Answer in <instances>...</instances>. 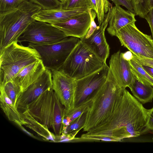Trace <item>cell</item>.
Masks as SVG:
<instances>
[{"label":"cell","mask_w":153,"mask_h":153,"mask_svg":"<svg viewBox=\"0 0 153 153\" xmlns=\"http://www.w3.org/2000/svg\"><path fill=\"white\" fill-rule=\"evenodd\" d=\"M109 10L110 15L107 30L112 36H116L117 32L120 29L136 21L134 13L124 10L120 5L111 6Z\"/></svg>","instance_id":"e0dca14e"},{"label":"cell","mask_w":153,"mask_h":153,"mask_svg":"<svg viewBox=\"0 0 153 153\" xmlns=\"http://www.w3.org/2000/svg\"><path fill=\"white\" fill-rule=\"evenodd\" d=\"M122 54L124 58L127 60L129 61L132 58L133 53L130 51L122 53Z\"/></svg>","instance_id":"836d02e7"},{"label":"cell","mask_w":153,"mask_h":153,"mask_svg":"<svg viewBox=\"0 0 153 153\" xmlns=\"http://www.w3.org/2000/svg\"><path fill=\"white\" fill-rule=\"evenodd\" d=\"M68 37L51 24L35 20L31 22L19 38L18 42L36 45L50 44Z\"/></svg>","instance_id":"9c48e42d"},{"label":"cell","mask_w":153,"mask_h":153,"mask_svg":"<svg viewBox=\"0 0 153 153\" xmlns=\"http://www.w3.org/2000/svg\"><path fill=\"white\" fill-rule=\"evenodd\" d=\"M128 0L131 2V0Z\"/></svg>","instance_id":"74e56055"},{"label":"cell","mask_w":153,"mask_h":153,"mask_svg":"<svg viewBox=\"0 0 153 153\" xmlns=\"http://www.w3.org/2000/svg\"><path fill=\"white\" fill-rule=\"evenodd\" d=\"M79 38L68 37L60 41L48 45L29 43L28 46L36 50L46 69L58 70L77 44Z\"/></svg>","instance_id":"52a82bcc"},{"label":"cell","mask_w":153,"mask_h":153,"mask_svg":"<svg viewBox=\"0 0 153 153\" xmlns=\"http://www.w3.org/2000/svg\"><path fill=\"white\" fill-rule=\"evenodd\" d=\"M133 54L132 59L142 65L149 66L153 68V59L140 57Z\"/></svg>","instance_id":"f546056e"},{"label":"cell","mask_w":153,"mask_h":153,"mask_svg":"<svg viewBox=\"0 0 153 153\" xmlns=\"http://www.w3.org/2000/svg\"><path fill=\"white\" fill-rule=\"evenodd\" d=\"M0 86H3L7 96L16 106V102L22 92L20 87L13 81Z\"/></svg>","instance_id":"7402d4cb"},{"label":"cell","mask_w":153,"mask_h":153,"mask_svg":"<svg viewBox=\"0 0 153 153\" xmlns=\"http://www.w3.org/2000/svg\"><path fill=\"white\" fill-rule=\"evenodd\" d=\"M42 8L31 0L26 1L11 11L0 13V50L19 37L32 22L33 16Z\"/></svg>","instance_id":"3957f363"},{"label":"cell","mask_w":153,"mask_h":153,"mask_svg":"<svg viewBox=\"0 0 153 153\" xmlns=\"http://www.w3.org/2000/svg\"><path fill=\"white\" fill-rule=\"evenodd\" d=\"M97 4V16L100 25L104 19L105 14L111 7L108 0H96Z\"/></svg>","instance_id":"484cf974"},{"label":"cell","mask_w":153,"mask_h":153,"mask_svg":"<svg viewBox=\"0 0 153 153\" xmlns=\"http://www.w3.org/2000/svg\"><path fill=\"white\" fill-rule=\"evenodd\" d=\"M105 63L99 59L80 40L58 70L77 79L98 70Z\"/></svg>","instance_id":"8992f818"},{"label":"cell","mask_w":153,"mask_h":153,"mask_svg":"<svg viewBox=\"0 0 153 153\" xmlns=\"http://www.w3.org/2000/svg\"><path fill=\"white\" fill-rule=\"evenodd\" d=\"M61 3H63L66 0H59Z\"/></svg>","instance_id":"8d00e7d4"},{"label":"cell","mask_w":153,"mask_h":153,"mask_svg":"<svg viewBox=\"0 0 153 153\" xmlns=\"http://www.w3.org/2000/svg\"><path fill=\"white\" fill-rule=\"evenodd\" d=\"M128 87L133 96L142 104L152 102L153 86L142 83L134 77Z\"/></svg>","instance_id":"ffe728a7"},{"label":"cell","mask_w":153,"mask_h":153,"mask_svg":"<svg viewBox=\"0 0 153 153\" xmlns=\"http://www.w3.org/2000/svg\"><path fill=\"white\" fill-rule=\"evenodd\" d=\"M46 69L40 59L22 69L12 81L20 88L22 92L36 81Z\"/></svg>","instance_id":"ac0fdd59"},{"label":"cell","mask_w":153,"mask_h":153,"mask_svg":"<svg viewBox=\"0 0 153 153\" xmlns=\"http://www.w3.org/2000/svg\"><path fill=\"white\" fill-rule=\"evenodd\" d=\"M52 86L51 71L46 69L36 81L21 93L16 104L17 109L31 103L45 91L52 88Z\"/></svg>","instance_id":"4fadbf2b"},{"label":"cell","mask_w":153,"mask_h":153,"mask_svg":"<svg viewBox=\"0 0 153 153\" xmlns=\"http://www.w3.org/2000/svg\"><path fill=\"white\" fill-rule=\"evenodd\" d=\"M88 10L84 8L65 9L60 6L50 9H42L33 17L35 20L52 24L63 22Z\"/></svg>","instance_id":"2e32d148"},{"label":"cell","mask_w":153,"mask_h":153,"mask_svg":"<svg viewBox=\"0 0 153 153\" xmlns=\"http://www.w3.org/2000/svg\"><path fill=\"white\" fill-rule=\"evenodd\" d=\"M87 111L83 113L72 122L66 127L63 133L66 134L73 133L76 134L83 128L86 122Z\"/></svg>","instance_id":"d4e9b609"},{"label":"cell","mask_w":153,"mask_h":153,"mask_svg":"<svg viewBox=\"0 0 153 153\" xmlns=\"http://www.w3.org/2000/svg\"><path fill=\"white\" fill-rule=\"evenodd\" d=\"M147 129L148 130L153 131V107L149 109L147 122Z\"/></svg>","instance_id":"d6a6232c"},{"label":"cell","mask_w":153,"mask_h":153,"mask_svg":"<svg viewBox=\"0 0 153 153\" xmlns=\"http://www.w3.org/2000/svg\"><path fill=\"white\" fill-rule=\"evenodd\" d=\"M149 111L125 89L108 117L80 137H76V141H88L93 137H107L119 142L138 137L147 131Z\"/></svg>","instance_id":"6da1fadb"},{"label":"cell","mask_w":153,"mask_h":153,"mask_svg":"<svg viewBox=\"0 0 153 153\" xmlns=\"http://www.w3.org/2000/svg\"><path fill=\"white\" fill-rule=\"evenodd\" d=\"M91 103L92 99L83 104L74 107L72 110L66 114L64 118L67 120V126L83 113L88 111L91 105Z\"/></svg>","instance_id":"603a6c76"},{"label":"cell","mask_w":153,"mask_h":153,"mask_svg":"<svg viewBox=\"0 0 153 153\" xmlns=\"http://www.w3.org/2000/svg\"><path fill=\"white\" fill-rule=\"evenodd\" d=\"M110 10L105 14L103 22L97 26L94 32L89 36H85L80 41L99 59L106 63L110 52V48L105 36V30L108 25Z\"/></svg>","instance_id":"7c38bea8"},{"label":"cell","mask_w":153,"mask_h":153,"mask_svg":"<svg viewBox=\"0 0 153 153\" xmlns=\"http://www.w3.org/2000/svg\"><path fill=\"white\" fill-rule=\"evenodd\" d=\"M109 71L106 63L100 69L81 78L75 80L74 107L91 99L106 81Z\"/></svg>","instance_id":"30bf717a"},{"label":"cell","mask_w":153,"mask_h":153,"mask_svg":"<svg viewBox=\"0 0 153 153\" xmlns=\"http://www.w3.org/2000/svg\"><path fill=\"white\" fill-rule=\"evenodd\" d=\"M91 22V17L87 11L63 22L51 25L63 32L67 37L80 39L87 33Z\"/></svg>","instance_id":"5bb4252c"},{"label":"cell","mask_w":153,"mask_h":153,"mask_svg":"<svg viewBox=\"0 0 153 153\" xmlns=\"http://www.w3.org/2000/svg\"><path fill=\"white\" fill-rule=\"evenodd\" d=\"M0 105L1 108L9 120L19 126L25 124V122L12 101L8 97L3 87L0 86Z\"/></svg>","instance_id":"d6986e66"},{"label":"cell","mask_w":153,"mask_h":153,"mask_svg":"<svg viewBox=\"0 0 153 153\" xmlns=\"http://www.w3.org/2000/svg\"><path fill=\"white\" fill-rule=\"evenodd\" d=\"M145 19L149 24L152 32V38L153 40V7L150 9L145 17Z\"/></svg>","instance_id":"1f68e13d"},{"label":"cell","mask_w":153,"mask_h":153,"mask_svg":"<svg viewBox=\"0 0 153 153\" xmlns=\"http://www.w3.org/2000/svg\"><path fill=\"white\" fill-rule=\"evenodd\" d=\"M109 68L119 86L123 89L128 87L134 76L129 60L125 59L120 51L111 56Z\"/></svg>","instance_id":"9a60e30c"},{"label":"cell","mask_w":153,"mask_h":153,"mask_svg":"<svg viewBox=\"0 0 153 153\" xmlns=\"http://www.w3.org/2000/svg\"><path fill=\"white\" fill-rule=\"evenodd\" d=\"M92 8V9L95 11L96 13L97 11V4L96 0H91Z\"/></svg>","instance_id":"e575fe53"},{"label":"cell","mask_w":153,"mask_h":153,"mask_svg":"<svg viewBox=\"0 0 153 153\" xmlns=\"http://www.w3.org/2000/svg\"><path fill=\"white\" fill-rule=\"evenodd\" d=\"M65 9L84 8L92 9L91 0H66L60 6Z\"/></svg>","instance_id":"4316f807"},{"label":"cell","mask_w":153,"mask_h":153,"mask_svg":"<svg viewBox=\"0 0 153 153\" xmlns=\"http://www.w3.org/2000/svg\"><path fill=\"white\" fill-rule=\"evenodd\" d=\"M136 16L145 19L151 9L149 0H131Z\"/></svg>","instance_id":"cb8c5ba5"},{"label":"cell","mask_w":153,"mask_h":153,"mask_svg":"<svg viewBox=\"0 0 153 153\" xmlns=\"http://www.w3.org/2000/svg\"><path fill=\"white\" fill-rule=\"evenodd\" d=\"M40 6L42 9H50L58 7L61 2L59 0H31Z\"/></svg>","instance_id":"f1b7e54d"},{"label":"cell","mask_w":153,"mask_h":153,"mask_svg":"<svg viewBox=\"0 0 153 153\" xmlns=\"http://www.w3.org/2000/svg\"><path fill=\"white\" fill-rule=\"evenodd\" d=\"M116 36L122 45L138 56L153 59V40L151 36L145 34L137 27L135 22L123 27Z\"/></svg>","instance_id":"ba28073f"},{"label":"cell","mask_w":153,"mask_h":153,"mask_svg":"<svg viewBox=\"0 0 153 153\" xmlns=\"http://www.w3.org/2000/svg\"><path fill=\"white\" fill-rule=\"evenodd\" d=\"M41 59L37 51L14 42L0 50V85L12 81L24 68Z\"/></svg>","instance_id":"5b68a950"},{"label":"cell","mask_w":153,"mask_h":153,"mask_svg":"<svg viewBox=\"0 0 153 153\" xmlns=\"http://www.w3.org/2000/svg\"><path fill=\"white\" fill-rule=\"evenodd\" d=\"M124 90L118 85L109 68L106 81L91 98V104L87 111L83 131H88L108 117Z\"/></svg>","instance_id":"277c9868"},{"label":"cell","mask_w":153,"mask_h":153,"mask_svg":"<svg viewBox=\"0 0 153 153\" xmlns=\"http://www.w3.org/2000/svg\"><path fill=\"white\" fill-rule=\"evenodd\" d=\"M51 71L52 79V89L64 107L65 115L74 108L75 79L66 76L59 70Z\"/></svg>","instance_id":"8fae6325"},{"label":"cell","mask_w":153,"mask_h":153,"mask_svg":"<svg viewBox=\"0 0 153 153\" xmlns=\"http://www.w3.org/2000/svg\"><path fill=\"white\" fill-rule=\"evenodd\" d=\"M115 5H121L125 7L128 10L134 13L131 2L128 0H111Z\"/></svg>","instance_id":"4dcf8cb0"},{"label":"cell","mask_w":153,"mask_h":153,"mask_svg":"<svg viewBox=\"0 0 153 153\" xmlns=\"http://www.w3.org/2000/svg\"><path fill=\"white\" fill-rule=\"evenodd\" d=\"M17 109L27 127L33 130L52 131L55 137L60 139L64 129L63 120L65 110L52 88Z\"/></svg>","instance_id":"7a4b0ae2"},{"label":"cell","mask_w":153,"mask_h":153,"mask_svg":"<svg viewBox=\"0 0 153 153\" xmlns=\"http://www.w3.org/2000/svg\"><path fill=\"white\" fill-rule=\"evenodd\" d=\"M151 8L153 7V0H149Z\"/></svg>","instance_id":"d590c367"},{"label":"cell","mask_w":153,"mask_h":153,"mask_svg":"<svg viewBox=\"0 0 153 153\" xmlns=\"http://www.w3.org/2000/svg\"><path fill=\"white\" fill-rule=\"evenodd\" d=\"M28 0H0V13H5L16 8Z\"/></svg>","instance_id":"83f0119b"},{"label":"cell","mask_w":153,"mask_h":153,"mask_svg":"<svg viewBox=\"0 0 153 153\" xmlns=\"http://www.w3.org/2000/svg\"><path fill=\"white\" fill-rule=\"evenodd\" d=\"M129 61L134 77L142 83L153 86V78L143 69L142 65L132 58Z\"/></svg>","instance_id":"44dd1931"}]
</instances>
